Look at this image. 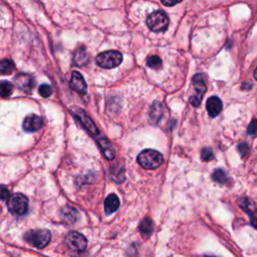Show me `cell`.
I'll return each instance as SVG.
<instances>
[{"instance_id": "484cf974", "label": "cell", "mask_w": 257, "mask_h": 257, "mask_svg": "<svg viewBox=\"0 0 257 257\" xmlns=\"http://www.w3.org/2000/svg\"><path fill=\"white\" fill-rule=\"evenodd\" d=\"M247 132H248V134H250V135H255V132H256L255 119H253V120L251 121V123H250V124H249V126H248Z\"/></svg>"}, {"instance_id": "277c9868", "label": "cell", "mask_w": 257, "mask_h": 257, "mask_svg": "<svg viewBox=\"0 0 257 257\" xmlns=\"http://www.w3.org/2000/svg\"><path fill=\"white\" fill-rule=\"evenodd\" d=\"M7 208L15 216L24 215L28 210V199L21 193H15L8 198Z\"/></svg>"}, {"instance_id": "cb8c5ba5", "label": "cell", "mask_w": 257, "mask_h": 257, "mask_svg": "<svg viewBox=\"0 0 257 257\" xmlns=\"http://www.w3.org/2000/svg\"><path fill=\"white\" fill-rule=\"evenodd\" d=\"M10 197V194H9V190L7 189L6 186L4 185H1L0 186V200H8V198Z\"/></svg>"}, {"instance_id": "7a4b0ae2", "label": "cell", "mask_w": 257, "mask_h": 257, "mask_svg": "<svg viewBox=\"0 0 257 257\" xmlns=\"http://www.w3.org/2000/svg\"><path fill=\"white\" fill-rule=\"evenodd\" d=\"M51 239V234L46 229L30 230L24 234V240L36 248H44L48 245Z\"/></svg>"}, {"instance_id": "9c48e42d", "label": "cell", "mask_w": 257, "mask_h": 257, "mask_svg": "<svg viewBox=\"0 0 257 257\" xmlns=\"http://www.w3.org/2000/svg\"><path fill=\"white\" fill-rule=\"evenodd\" d=\"M14 82L18 88L25 92H30L34 86V79L27 73H19L15 76Z\"/></svg>"}, {"instance_id": "ba28073f", "label": "cell", "mask_w": 257, "mask_h": 257, "mask_svg": "<svg viewBox=\"0 0 257 257\" xmlns=\"http://www.w3.org/2000/svg\"><path fill=\"white\" fill-rule=\"evenodd\" d=\"M71 112L74 114L76 118L81 122V124L84 126V128L94 138L98 135V130L93 123V121L90 119V117L81 109V108H72Z\"/></svg>"}, {"instance_id": "30bf717a", "label": "cell", "mask_w": 257, "mask_h": 257, "mask_svg": "<svg viewBox=\"0 0 257 257\" xmlns=\"http://www.w3.org/2000/svg\"><path fill=\"white\" fill-rule=\"evenodd\" d=\"M43 126V118L37 114L28 115L23 121V130L28 133H33Z\"/></svg>"}, {"instance_id": "52a82bcc", "label": "cell", "mask_w": 257, "mask_h": 257, "mask_svg": "<svg viewBox=\"0 0 257 257\" xmlns=\"http://www.w3.org/2000/svg\"><path fill=\"white\" fill-rule=\"evenodd\" d=\"M64 241H65V244L72 250L74 251H82L85 249L86 247V239L85 237L76 232V231H71L69 232L65 238H64Z\"/></svg>"}, {"instance_id": "d6986e66", "label": "cell", "mask_w": 257, "mask_h": 257, "mask_svg": "<svg viewBox=\"0 0 257 257\" xmlns=\"http://www.w3.org/2000/svg\"><path fill=\"white\" fill-rule=\"evenodd\" d=\"M87 58V54L83 47H80L74 54V61L77 65H82Z\"/></svg>"}, {"instance_id": "8fae6325", "label": "cell", "mask_w": 257, "mask_h": 257, "mask_svg": "<svg viewBox=\"0 0 257 257\" xmlns=\"http://www.w3.org/2000/svg\"><path fill=\"white\" fill-rule=\"evenodd\" d=\"M70 86L73 90L81 94H84L87 88L84 78L78 71H72L71 77H70Z\"/></svg>"}, {"instance_id": "5b68a950", "label": "cell", "mask_w": 257, "mask_h": 257, "mask_svg": "<svg viewBox=\"0 0 257 257\" xmlns=\"http://www.w3.org/2000/svg\"><path fill=\"white\" fill-rule=\"evenodd\" d=\"M147 25L154 32L165 31L169 26V17L162 10L155 11L148 16Z\"/></svg>"}, {"instance_id": "44dd1931", "label": "cell", "mask_w": 257, "mask_h": 257, "mask_svg": "<svg viewBox=\"0 0 257 257\" xmlns=\"http://www.w3.org/2000/svg\"><path fill=\"white\" fill-rule=\"evenodd\" d=\"M147 64L152 67V68H155V69H158L162 66V60L159 56L157 55H151L148 57L147 59Z\"/></svg>"}, {"instance_id": "4316f807", "label": "cell", "mask_w": 257, "mask_h": 257, "mask_svg": "<svg viewBox=\"0 0 257 257\" xmlns=\"http://www.w3.org/2000/svg\"><path fill=\"white\" fill-rule=\"evenodd\" d=\"M161 1H162V3H163L164 5H166V6H173V5H175V4L179 3V2H181L182 0H161Z\"/></svg>"}, {"instance_id": "2e32d148", "label": "cell", "mask_w": 257, "mask_h": 257, "mask_svg": "<svg viewBox=\"0 0 257 257\" xmlns=\"http://www.w3.org/2000/svg\"><path fill=\"white\" fill-rule=\"evenodd\" d=\"M153 221L150 218H145L140 224V231L145 236H149L153 232Z\"/></svg>"}, {"instance_id": "4fadbf2b", "label": "cell", "mask_w": 257, "mask_h": 257, "mask_svg": "<svg viewBox=\"0 0 257 257\" xmlns=\"http://www.w3.org/2000/svg\"><path fill=\"white\" fill-rule=\"evenodd\" d=\"M104 211L106 215H110L115 212L119 206V199L115 194H109L103 203Z\"/></svg>"}, {"instance_id": "ffe728a7", "label": "cell", "mask_w": 257, "mask_h": 257, "mask_svg": "<svg viewBox=\"0 0 257 257\" xmlns=\"http://www.w3.org/2000/svg\"><path fill=\"white\" fill-rule=\"evenodd\" d=\"M212 178L215 182H218L220 184H225L228 180V177H227V174L221 170V169H218L216 171H214L213 175H212Z\"/></svg>"}, {"instance_id": "6da1fadb", "label": "cell", "mask_w": 257, "mask_h": 257, "mask_svg": "<svg viewBox=\"0 0 257 257\" xmlns=\"http://www.w3.org/2000/svg\"><path fill=\"white\" fill-rule=\"evenodd\" d=\"M137 161L143 168L153 170L159 168L163 164L164 158L160 152L153 149H147L139 154Z\"/></svg>"}, {"instance_id": "3957f363", "label": "cell", "mask_w": 257, "mask_h": 257, "mask_svg": "<svg viewBox=\"0 0 257 257\" xmlns=\"http://www.w3.org/2000/svg\"><path fill=\"white\" fill-rule=\"evenodd\" d=\"M96 64L102 68H113L122 61V54L117 50H107L100 52L95 58Z\"/></svg>"}, {"instance_id": "8992f818", "label": "cell", "mask_w": 257, "mask_h": 257, "mask_svg": "<svg viewBox=\"0 0 257 257\" xmlns=\"http://www.w3.org/2000/svg\"><path fill=\"white\" fill-rule=\"evenodd\" d=\"M192 82L194 84L196 93L193 94L192 96H190V103L194 106H198L201 103L202 98L207 90V86H206V82H205V79L202 74H196L195 76H193Z\"/></svg>"}, {"instance_id": "7402d4cb", "label": "cell", "mask_w": 257, "mask_h": 257, "mask_svg": "<svg viewBox=\"0 0 257 257\" xmlns=\"http://www.w3.org/2000/svg\"><path fill=\"white\" fill-rule=\"evenodd\" d=\"M38 92L41 96L43 97H48L51 95L52 93V88L50 85L48 84H41L39 87H38Z\"/></svg>"}, {"instance_id": "5bb4252c", "label": "cell", "mask_w": 257, "mask_h": 257, "mask_svg": "<svg viewBox=\"0 0 257 257\" xmlns=\"http://www.w3.org/2000/svg\"><path fill=\"white\" fill-rule=\"evenodd\" d=\"M77 211L73 207L66 206L61 211V218L67 224H73L77 219Z\"/></svg>"}, {"instance_id": "603a6c76", "label": "cell", "mask_w": 257, "mask_h": 257, "mask_svg": "<svg viewBox=\"0 0 257 257\" xmlns=\"http://www.w3.org/2000/svg\"><path fill=\"white\" fill-rule=\"evenodd\" d=\"M213 157H214V154H213L212 149L204 148L201 151V158H202L203 161H210V160L213 159Z\"/></svg>"}, {"instance_id": "9a60e30c", "label": "cell", "mask_w": 257, "mask_h": 257, "mask_svg": "<svg viewBox=\"0 0 257 257\" xmlns=\"http://www.w3.org/2000/svg\"><path fill=\"white\" fill-rule=\"evenodd\" d=\"M163 114V105L160 102H155L152 107H151V111H150V116L152 121L154 122H158Z\"/></svg>"}, {"instance_id": "d4e9b609", "label": "cell", "mask_w": 257, "mask_h": 257, "mask_svg": "<svg viewBox=\"0 0 257 257\" xmlns=\"http://www.w3.org/2000/svg\"><path fill=\"white\" fill-rule=\"evenodd\" d=\"M238 150L242 156H245L248 153V146L245 143H242L238 146Z\"/></svg>"}, {"instance_id": "7c38bea8", "label": "cell", "mask_w": 257, "mask_h": 257, "mask_svg": "<svg viewBox=\"0 0 257 257\" xmlns=\"http://www.w3.org/2000/svg\"><path fill=\"white\" fill-rule=\"evenodd\" d=\"M206 108L208 111V114L211 117L217 116L221 110H222V101L217 96H211L206 102Z\"/></svg>"}, {"instance_id": "e0dca14e", "label": "cell", "mask_w": 257, "mask_h": 257, "mask_svg": "<svg viewBox=\"0 0 257 257\" xmlns=\"http://www.w3.org/2000/svg\"><path fill=\"white\" fill-rule=\"evenodd\" d=\"M15 65L10 59L0 60V74H9L13 71Z\"/></svg>"}, {"instance_id": "ac0fdd59", "label": "cell", "mask_w": 257, "mask_h": 257, "mask_svg": "<svg viewBox=\"0 0 257 257\" xmlns=\"http://www.w3.org/2000/svg\"><path fill=\"white\" fill-rule=\"evenodd\" d=\"M12 91H13V84L10 81H7V80L0 81V96L7 97L11 95Z\"/></svg>"}]
</instances>
